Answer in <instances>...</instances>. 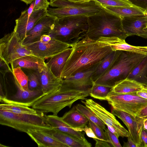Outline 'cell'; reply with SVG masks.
<instances>
[{"mask_svg": "<svg viewBox=\"0 0 147 147\" xmlns=\"http://www.w3.org/2000/svg\"><path fill=\"white\" fill-rule=\"evenodd\" d=\"M50 5L57 7L48 8L47 13L57 18L75 16H89L100 11L102 7L94 0L84 2H74L68 0H50Z\"/></svg>", "mask_w": 147, "mask_h": 147, "instance_id": "cell-7", "label": "cell"}, {"mask_svg": "<svg viewBox=\"0 0 147 147\" xmlns=\"http://www.w3.org/2000/svg\"><path fill=\"white\" fill-rule=\"evenodd\" d=\"M144 30L146 31H147V24L146 25L144 29Z\"/></svg>", "mask_w": 147, "mask_h": 147, "instance_id": "cell-50", "label": "cell"}, {"mask_svg": "<svg viewBox=\"0 0 147 147\" xmlns=\"http://www.w3.org/2000/svg\"><path fill=\"white\" fill-rule=\"evenodd\" d=\"M71 45L50 37L42 36L38 41L25 46L32 54L44 59L49 58Z\"/></svg>", "mask_w": 147, "mask_h": 147, "instance_id": "cell-10", "label": "cell"}, {"mask_svg": "<svg viewBox=\"0 0 147 147\" xmlns=\"http://www.w3.org/2000/svg\"><path fill=\"white\" fill-rule=\"evenodd\" d=\"M110 143L112 147H121V146L119 141L118 138L116 135L111 131L108 128L105 130Z\"/></svg>", "mask_w": 147, "mask_h": 147, "instance_id": "cell-37", "label": "cell"}, {"mask_svg": "<svg viewBox=\"0 0 147 147\" xmlns=\"http://www.w3.org/2000/svg\"><path fill=\"white\" fill-rule=\"evenodd\" d=\"M107 100L112 108L135 116L147 106V99L138 96L136 92L111 95L108 96Z\"/></svg>", "mask_w": 147, "mask_h": 147, "instance_id": "cell-9", "label": "cell"}, {"mask_svg": "<svg viewBox=\"0 0 147 147\" xmlns=\"http://www.w3.org/2000/svg\"><path fill=\"white\" fill-rule=\"evenodd\" d=\"M15 83L17 88L16 94L12 96L10 99L6 97L0 98L1 102L4 103H16L30 107L44 96L41 89L25 90L16 82H15Z\"/></svg>", "mask_w": 147, "mask_h": 147, "instance_id": "cell-15", "label": "cell"}, {"mask_svg": "<svg viewBox=\"0 0 147 147\" xmlns=\"http://www.w3.org/2000/svg\"><path fill=\"white\" fill-rule=\"evenodd\" d=\"M144 13L145 15L147 16V8L144 10Z\"/></svg>", "mask_w": 147, "mask_h": 147, "instance_id": "cell-49", "label": "cell"}, {"mask_svg": "<svg viewBox=\"0 0 147 147\" xmlns=\"http://www.w3.org/2000/svg\"><path fill=\"white\" fill-rule=\"evenodd\" d=\"M101 6H130L134 5L128 1L123 0H94Z\"/></svg>", "mask_w": 147, "mask_h": 147, "instance_id": "cell-35", "label": "cell"}, {"mask_svg": "<svg viewBox=\"0 0 147 147\" xmlns=\"http://www.w3.org/2000/svg\"><path fill=\"white\" fill-rule=\"evenodd\" d=\"M137 117L143 120L147 119V106L142 109L137 114Z\"/></svg>", "mask_w": 147, "mask_h": 147, "instance_id": "cell-43", "label": "cell"}, {"mask_svg": "<svg viewBox=\"0 0 147 147\" xmlns=\"http://www.w3.org/2000/svg\"><path fill=\"white\" fill-rule=\"evenodd\" d=\"M27 134L39 147H68L43 130H32Z\"/></svg>", "mask_w": 147, "mask_h": 147, "instance_id": "cell-22", "label": "cell"}, {"mask_svg": "<svg viewBox=\"0 0 147 147\" xmlns=\"http://www.w3.org/2000/svg\"><path fill=\"white\" fill-rule=\"evenodd\" d=\"M140 147H147V130L143 126L142 127L140 133Z\"/></svg>", "mask_w": 147, "mask_h": 147, "instance_id": "cell-39", "label": "cell"}, {"mask_svg": "<svg viewBox=\"0 0 147 147\" xmlns=\"http://www.w3.org/2000/svg\"><path fill=\"white\" fill-rule=\"evenodd\" d=\"M62 120L72 128H84L88 121V119L80 113L76 106L65 113L61 117Z\"/></svg>", "mask_w": 147, "mask_h": 147, "instance_id": "cell-28", "label": "cell"}, {"mask_svg": "<svg viewBox=\"0 0 147 147\" xmlns=\"http://www.w3.org/2000/svg\"><path fill=\"white\" fill-rule=\"evenodd\" d=\"M0 110L17 114H35L38 113L32 108L14 103H1Z\"/></svg>", "mask_w": 147, "mask_h": 147, "instance_id": "cell-30", "label": "cell"}, {"mask_svg": "<svg viewBox=\"0 0 147 147\" xmlns=\"http://www.w3.org/2000/svg\"><path fill=\"white\" fill-rule=\"evenodd\" d=\"M121 51L120 50L112 51L101 60L92 75V78L93 82L105 74L111 68Z\"/></svg>", "mask_w": 147, "mask_h": 147, "instance_id": "cell-27", "label": "cell"}, {"mask_svg": "<svg viewBox=\"0 0 147 147\" xmlns=\"http://www.w3.org/2000/svg\"><path fill=\"white\" fill-rule=\"evenodd\" d=\"M127 138V142H124L123 147H138L137 145L134 142L129 133V136Z\"/></svg>", "mask_w": 147, "mask_h": 147, "instance_id": "cell-44", "label": "cell"}, {"mask_svg": "<svg viewBox=\"0 0 147 147\" xmlns=\"http://www.w3.org/2000/svg\"><path fill=\"white\" fill-rule=\"evenodd\" d=\"M77 109L89 119L104 130L106 129L105 123L88 107L79 104L76 106Z\"/></svg>", "mask_w": 147, "mask_h": 147, "instance_id": "cell-32", "label": "cell"}, {"mask_svg": "<svg viewBox=\"0 0 147 147\" xmlns=\"http://www.w3.org/2000/svg\"><path fill=\"white\" fill-rule=\"evenodd\" d=\"M88 30L84 37L97 40L101 37L116 36L125 40L128 36L123 29L122 18L102 7L99 12L88 17Z\"/></svg>", "mask_w": 147, "mask_h": 147, "instance_id": "cell-2", "label": "cell"}, {"mask_svg": "<svg viewBox=\"0 0 147 147\" xmlns=\"http://www.w3.org/2000/svg\"><path fill=\"white\" fill-rule=\"evenodd\" d=\"M46 63L45 59L33 54L28 55L18 58L10 64L11 69L20 67L40 72Z\"/></svg>", "mask_w": 147, "mask_h": 147, "instance_id": "cell-23", "label": "cell"}, {"mask_svg": "<svg viewBox=\"0 0 147 147\" xmlns=\"http://www.w3.org/2000/svg\"><path fill=\"white\" fill-rule=\"evenodd\" d=\"M68 147H90L91 144L74 138L64 132L52 129L43 130Z\"/></svg>", "mask_w": 147, "mask_h": 147, "instance_id": "cell-26", "label": "cell"}, {"mask_svg": "<svg viewBox=\"0 0 147 147\" xmlns=\"http://www.w3.org/2000/svg\"><path fill=\"white\" fill-rule=\"evenodd\" d=\"M111 113L122 121L127 127L134 142L138 147H140V133L144 120L127 112L113 108Z\"/></svg>", "mask_w": 147, "mask_h": 147, "instance_id": "cell-16", "label": "cell"}, {"mask_svg": "<svg viewBox=\"0 0 147 147\" xmlns=\"http://www.w3.org/2000/svg\"><path fill=\"white\" fill-rule=\"evenodd\" d=\"M111 87L94 84L90 92V96L100 100H107Z\"/></svg>", "mask_w": 147, "mask_h": 147, "instance_id": "cell-31", "label": "cell"}, {"mask_svg": "<svg viewBox=\"0 0 147 147\" xmlns=\"http://www.w3.org/2000/svg\"><path fill=\"white\" fill-rule=\"evenodd\" d=\"M122 22L128 36L136 35L147 39V31L144 30L147 24V16L138 18H122Z\"/></svg>", "mask_w": 147, "mask_h": 147, "instance_id": "cell-19", "label": "cell"}, {"mask_svg": "<svg viewBox=\"0 0 147 147\" xmlns=\"http://www.w3.org/2000/svg\"><path fill=\"white\" fill-rule=\"evenodd\" d=\"M136 94L138 96L147 99V86H145L141 90L137 92Z\"/></svg>", "mask_w": 147, "mask_h": 147, "instance_id": "cell-45", "label": "cell"}, {"mask_svg": "<svg viewBox=\"0 0 147 147\" xmlns=\"http://www.w3.org/2000/svg\"><path fill=\"white\" fill-rule=\"evenodd\" d=\"M147 86V55H146L127 78Z\"/></svg>", "mask_w": 147, "mask_h": 147, "instance_id": "cell-29", "label": "cell"}, {"mask_svg": "<svg viewBox=\"0 0 147 147\" xmlns=\"http://www.w3.org/2000/svg\"><path fill=\"white\" fill-rule=\"evenodd\" d=\"M97 41L109 46L112 51H124L147 55V47L132 46L127 43L125 40L117 37H101Z\"/></svg>", "mask_w": 147, "mask_h": 147, "instance_id": "cell-17", "label": "cell"}, {"mask_svg": "<svg viewBox=\"0 0 147 147\" xmlns=\"http://www.w3.org/2000/svg\"><path fill=\"white\" fill-rule=\"evenodd\" d=\"M88 122L90 127L99 140L107 142L111 144L109 138L105 132L104 131V130L89 119Z\"/></svg>", "mask_w": 147, "mask_h": 147, "instance_id": "cell-36", "label": "cell"}, {"mask_svg": "<svg viewBox=\"0 0 147 147\" xmlns=\"http://www.w3.org/2000/svg\"><path fill=\"white\" fill-rule=\"evenodd\" d=\"M95 141L96 147H112L111 144L107 142L100 140L97 139H94Z\"/></svg>", "mask_w": 147, "mask_h": 147, "instance_id": "cell-42", "label": "cell"}, {"mask_svg": "<svg viewBox=\"0 0 147 147\" xmlns=\"http://www.w3.org/2000/svg\"><path fill=\"white\" fill-rule=\"evenodd\" d=\"M27 76L28 79L29 89L30 90L41 89L38 71L35 70H30L29 71Z\"/></svg>", "mask_w": 147, "mask_h": 147, "instance_id": "cell-34", "label": "cell"}, {"mask_svg": "<svg viewBox=\"0 0 147 147\" xmlns=\"http://www.w3.org/2000/svg\"><path fill=\"white\" fill-rule=\"evenodd\" d=\"M83 131L88 137L94 139H99L96 136L94 132L90 127H88L86 125L83 128Z\"/></svg>", "mask_w": 147, "mask_h": 147, "instance_id": "cell-41", "label": "cell"}, {"mask_svg": "<svg viewBox=\"0 0 147 147\" xmlns=\"http://www.w3.org/2000/svg\"><path fill=\"white\" fill-rule=\"evenodd\" d=\"M0 147H7V146H4L3 145L1 144H0Z\"/></svg>", "mask_w": 147, "mask_h": 147, "instance_id": "cell-51", "label": "cell"}, {"mask_svg": "<svg viewBox=\"0 0 147 147\" xmlns=\"http://www.w3.org/2000/svg\"><path fill=\"white\" fill-rule=\"evenodd\" d=\"M34 3L35 0L28 9L22 12L20 17L15 20L13 31L22 42L30 30L47 13V10L33 11Z\"/></svg>", "mask_w": 147, "mask_h": 147, "instance_id": "cell-12", "label": "cell"}, {"mask_svg": "<svg viewBox=\"0 0 147 147\" xmlns=\"http://www.w3.org/2000/svg\"><path fill=\"white\" fill-rule=\"evenodd\" d=\"M143 126L144 128L147 130V119L144 120Z\"/></svg>", "mask_w": 147, "mask_h": 147, "instance_id": "cell-48", "label": "cell"}, {"mask_svg": "<svg viewBox=\"0 0 147 147\" xmlns=\"http://www.w3.org/2000/svg\"><path fill=\"white\" fill-rule=\"evenodd\" d=\"M32 54L30 51L22 45V42L13 30L0 40V58L11 71L9 64L17 59Z\"/></svg>", "mask_w": 147, "mask_h": 147, "instance_id": "cell-8", "label": "cell"}, {"mask_svg": "<svg viewBox=\"0 0 147 147\" xmlns=\"http://www.w3.org/2000/svg\"><path fill=\"white\" fill-rule=\"evenodd\" d=\"M69 1L74 2L84 3L88 2L91 0H68Z\"/></svg>", "mask_w": 147, "mask_h": 147, "instance_id": "cell-46", "label": "cell"}, {"mask_svg": "<svg viewBox=\"0 0 147 147\" xmlns=\"http://www.w3.org/2000/svg\"><path fill=\"white\" fill-rule=\"evenodd\" d=\"M89 95L88 93L64 90L60 87L40 98L31 107L38 112L43 113L50 112L57 115L65 107H68L70 108L75 102L79 100H85Z\"/></svg>", "mask_w": 147, "mask_h": 147, "instance_id": "cell-4", "label": "cell"}, {"mask_svg": "<svg viewBox=\"0 0 147 147\" xmlns=\"http://www.w3.org/2000/svg\"><path fill=\"white\" fill-rule=\"evenodd\" d=\"M71 47V53L61 73L62 79L97 65L112 51L109 46L87 36Z\"/></svg>", "mask_w": 147, "mask_h": 147, "instance_id": "cell-1", "label": "cell"}, {"mask_svg": "<svg viewBox=\"0 0 147 147\" xmlns=\"http://www.w3.org/2000/svg\"><path fill=\"white\" fill-rule=\"evenodd\" d=\"M145 56L121 51L111 68L93 83L112 88L117 83L127 78Z\"/></svg>", "mask_w": 147, "mask_h": 147, "instance_id": "cell-5", "label": "cell"}, {"mask_svg": "<svg viewBox=\"0 0 147 147\" xmlns=\"http://www.w3.org/2000/svg\"><path fill=\"white\" fill-rule=\"evenodd\" d=\"M101 6L106 10L122 18H138L146 16L145 15L144 10L134 5L130 6Z\"/></svg>", "mask_w": 147, "mask_h": 147, "instance_id": "cell-25", "label": "cell"}, {"mask_svg": "<svg viewBox=\"0 0 147 147\" xmlns=\"http://www.w3.org/2000/svg\"><path fill=\"white\" fill-rule=\"evenodd\" d=\"M26 3L27 5L32 3L35 0H20Z\"/></svg>", "mask_w": 147, "mask_h": 147, "instance_id": "cell-47", "label": "cell"}, {"mask_svg": "<svg viewBox=\"0 0 147 147\" xmlns=\"http://www.w3.org/2000/svg\"><path fill=\"white\" fill-rule=\"evenodd\" d=\"M11 70L15 82H17L23 89H29L28 76L22 70L21 68L18 67Z\"/></svg>", "mask_w": 147, "mask_h": 147, "instance_id": "cell-33", "label": "cell"}, {"mask_svg": "<svg viewBox=\"0 0 147 147\" xmlns=\"http://www.w3.org/2000/svg\"><path fill=\"white\" fill-rule=\"evenodd\" d=\"M72 51L71 47H68L49 58L46 63L47 66L56 77L61 78L62 72Z\"/></svg>", "mask_w": 147, "mask_h": 147, "instance_id": "cell-21", "label": "cell"}, {"mask_svg": "<svg viewBox=\"0 0 147 147\" xmlns=\"http://www.w3.org/2000/svg\"><path fill=\"white\" fill-rule=\"evenodd\" d=\"M56 18L47 13L28 32L22 42V45L26 46L38 41L43 35H49L53 28Z\"/></svg>", "mask_w": 147, "mask_h": 147, "instance_id": "cell-14", "label": "cell"}, {"mask_svg": "<svg viewBox=\"0 0 147 147\" xmlns=\"http://www.w3.org/2000/svg\"><path fill=\"white\" fill-rule=\"evenodd\" d=\"M0 124L27 133L33 129L47 130L53 127L44 113L17 114L0 110Z\"/></svg>", "mask_w": 147, "mask_h": 147, "instance_id": "cell-6", "label": "cell"}, {"mask_svg": "<svg viewBox=\"0 0 147 147\" xmlns=\"http://www.w3.org/2000/svg\"><path fill=\"white\" fill-rule=\"evenodd\" d=\"M97 66L63 79L61 88L65 91H78L89 94L93 84L92 75Z\"/></svg>", "mask_w": 147, "mask_h": 147, "instance_id": "cell-13", "label": "cell"}, {"mask_svg": "<svg viewBox=\"0 0 147 147\" xmlns=\"http://www.w3.org/2000/svg\"><path fill=\"white\" fill-rule=\"evenodd\" d=\"M133 5L144 10L147 8V0H128Z\"/></svg>", "mask_w": 147, "mask_h": 147, "instance_id": "cell-40", "label": "cell"}, {"mask_svg": "<svg viewBox=\"0 0 147 147\" xmlns=\"http://www.w3.org/2000/svg\"><path fill=\"white\" fill-rule=\"evenodd\" d=\"M39 72L41 89L44 95L57 90L61 87L62 79L55 76L46 64L42 70Z\"/></svg>", "mask_w": 147, "mask_h": 147, "instance_id": "cell-20", "label": "cell"}, {"mask_svg": "<svg viewBox=\"0 0 147 147\" xmlns=\"http://www.w3.org/2000/svg\"><path fill=\"white\" fill-rule=\"evenodd\" d=\"M125 0V1H128V0Z\"/></svg>", "mask_w": 147, "mask_h": 147, "instance_id": "cell-52", "label": "cell"}, {"mask_svg": "<svg viewBox=\"0 0 147 147\" xmlns=\"http://www.w3.org/2000/svg\"><path fill=\"white\" fill-rule=\"evenodd\" d=\"M81 102L88 107L106 125L107 128L115 134L118 138L127 137L129 132L117 120L115 115L99 103L91 99Z\"/></svg>", "mask_w": 147, "mask_h": 147, "instance_id": "cell-11", "label": "cell"}, {"mask_svg": "<svg viewBox=\"0 0 147 147\" xmlns=\"http://www.w3.org/2000/svg\"><path fill=\"white\" fill-rule=\"evenodd\" d=\"M88 28L87 16H75L57 18L49 35L72 46L84 37Z\"/></svg>", "mask_w": 147, "mask_h": 147, "instance_id": "cell-3", "label": "cell"}, {"mask_svg": "<svg viewBox=\"0 0 147 147\" xmlns=\"http://www.w3.org/2000/svg\"><path fill=\"white\" fill-rule=\"evenodd\" d=\"M45 117L48 123L54 129L82 140L88 141L84 137V133L82 131L83 128H72L57 115H45Z\"/></svg>", "mask_w": 147, "mask_h": 147, "instance_id": "cell-18", "label": "cell"}, {"mask_svg": "<svg viewBox=\"0 0 147 147\" xmlns=\"http://www.w3.org/2000/svg\"><path fill=\"white\" fill-rule=\"evenodd\" d=\"M145 86L143 84L127 78L117 83L111 89L108 96L136 92Z\"/></svg>", "mask_w": 147, "mask_h": 147, "instance_id": "cell-24", "label": "cell"}, {"mask_svg": "<svg viewBox=\"0 0 147 147\" xmlns=\"http://www.w3.org/2000/svg\"><path fill=\"white\" fill-rule=\"evenodd\" d=\"M49 5V2L47 0H35L33 11L43 9L47 10Z\"/></svg>", "mask_w": 147, "mask_h": 147, "instance_id": "cell-38", "label": "cell"}]
</instances>
